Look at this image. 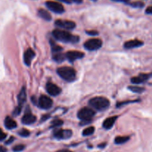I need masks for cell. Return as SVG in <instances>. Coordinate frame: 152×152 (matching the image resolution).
<instances>
[{
    "label": "cell",
    "instance_id": "obj_13",
    "mask_svg": "<svg viewBox=\"0 0 152 152\" xmlns=\"http://www.w3.org/2000/svg\"><path fill=\"white\" fill-rule=\"evenodd\" d=\"M66 58L70 61V62H74V61L77 60V59H81L85 56L84 53L81 51H77V50H71V51H68L65 54Z\"/></svg>",
    "mask_w": 152,
    "mask_h": 152
},
{
    "label": "cell",
    "instance_id": "obj_23",
    "mask_svg": "<svg viewBox=\"0 0 152 152\" xmlns=\"http://www.w3.org/2000/svg\"><path fill=\"white\" fill-rule=\"evenodd\" d=\"M94 131H95V129H94V127H93V126L86 128V129L83 132V135L85 137L90 136V135L93 134L94 132Z\"/></svg>",
    "mask_w": 152,
    "mask_h": 152
},
{
    "label": "cell",
    "instance_id": "obj_33",
    "mask_svg": "<svg viewBox=\"0 0 152 152\" xmlns=\"http://www.w3.org/2000/svg\"><path fill=\"white\" fill-rule=\"evenodd\" d=\"M86 33H87L88 35H91V36H95V35H97V34H98V33L96 32V31H86Z\"/></svg>",
    "mask_w": 152,
    "mask_h": 152
},
{
    "label": "cell",
    "instance_id": "obj_14",
    "mask_svg": "<svg viewBox=\"0 0 152 152\" xmlns=\"http://www.w3.org/2000/svg\"><path fill=\"white\" fill-rule=\"evenodd\" d=\"M35 56V52L32 48H28L24 53V62L27 66H30L33 59Z\"/></svg>",
    "mask_w": 152,
    "mask_h": 152
},
{
    "label": "cell",
    "instance_id": "obj_19",
    "mask_svg": "<svg viewBox=\"0 0 152 152\" xmlns=\"http://www.w3.org/2000/svg\"><path fill=\"white\" fill-rule=\"evenodd\" d=\"M38 15L39 17H41L42 19H45L46 21H50L52 19L51 15L50 14V13L46 10H45V9H39Z\"/></svg>",
    "mask_w": 152,
    "mask_h": 152
},
{
    "label": "cell",
    "instance_id": "obj_36",
    "mask_svg": "<svg viewBox=\"0 0 152 152\" xmlns=\"http://www.w3.org/2000/svg\"><path fill=\"white\" fill-rule=\"evenodd\" d=\"M0 152H7V148L4 146H0Z\"/></svg>",
    "mask_w": 152,
    "mask_h": 152
},
{
    "label": "cell",
    "instance_id": "obj_16",
    "mask_svg": "<svg viewBox=\"0 0 152 152\" xmlns=\"http://www.w3.org/2000/svg\"><path fill=\"white\" fill-rule=\"evenodd\" d=\"M27 99V94H26V90L25 88L23 87L19 92V95H18V106L22 108V105L25 103Z\"/></svg>",
    "mask_w": 152,
    "mask_h": 152
},
{
    "label": "cell",
    "instance_id": "obj_25",
    "mask_svg": "<svg viewBox=\"0 0 152 152\" xmlns=\"http://www.w3.org/2000/svg\"><path fill=\"white\" fill-rule=\"evenodd\" d=\"M50 127L51 128H56V127H59V126H61L62 124H63V121L59 119H56V120H53L50 123Z\"/></svg>",
    "mask_w": 152,
    "mask_h": 152
},
{
    "label": "cell",
    "instance_id": "obj_1",
    "mask_svg": "<svg viewBox=\"0 0 152 152\" xmlns=\"http://www.w3.org/2000/svg\"><path fill=\"white\" fill-rule=\"evenodd\" d=\"M53 36L56 40L60 42H72L76 43L78 42L79 37L77 36H74L71 34H70L68 31H65V30L61 29H55L53 31Z\"/></svg>",
    "mask_w": 152,
    "mask_h": 152
},
{
    "label": "cell",
    "instance_id": "obj_4",
    "mask_svg": "<svg viewBox=\"0 0 152 152\" xmlns=\"http://www.w3.org/2000/svg\"><path fill=\"white\" fill-rule=\"evenodd\" d=\"M95 115V111L88 107H85L79 111L78 118L82 120L81 125H86V123H90L92 117Z\"/></svg>",
    "mask_w": 152,
    "mask_h": 152
},
{
    "label": "cell",
    "instance_id": "obj_17",
    "mask_svg": "<svg viewBox=\"0 0 152 152\" xmlns=\"http://www.w3.org/2000/svg\"><path fill=\"white\" fill-rule=\"evenodd\" d=\"M117 119V116H114V117H108V118H107L106 120H104L103 123H102V126H103L104 129H106V130L111 129V128L114 126Z\"/></svg>",
    "mask_w": 152,
    "mask_h": 152
},
{
    "label": "cell",
    "instance_id": "obj_37",
    "mask_svg": "<svg viewBox=\"0 0 152 152\" xmlns=\"http://www.w3.org/2000/svg\"><path fill=\"white\" fill-rule=\"evenodd\" d=\"M56 152H73L71 151H69V150H66V149H63V150H59V151H57Z\"/></svg>",
    "mask_w": 152,
    "mask_h": 152
},
{
    "label": "cell",
    "instance_id": "obj_12",
    "mask_svg": "<svg viewBox=\"0 0 152 152\" xmlns=\"http://www.w3.org/2000/svg\"><path fill=\"white\" fill-rule=\"evenodd\" d=\"M46 91H47L49 94L53 96L59 95L62 91L60 88L56 86V85L53 84V83H47V85H46Z\"/></svg>",
    "mask_w": 152,
    "mask_h": 152
},
{
    "label": "cell",
    "instance_id": "obj_2",
    "mask_svg": "<svg viewBox=\"0 0 152 152\" xmlns=\"http://www.w3.org/2000/svg\"><path fill=\"white\" fill-rule=\"evenodd\" d=\"M89 105L92 108L98 110V111H104L109 108L110 102L107 98L102 96H96L89 101Z\"/></svg>",
    "mask_w": 152,
    "mask_h": 152
},
{
    "label": "cell",
    "instance_id": "obj_3",
    "mask_svg": "<svg viewBox=\"0 0 152 152\" xmlns=\"http://www.w3.org/2000/svg\"><path fill=\"white\" fill-rule=\"evenodd\" d=\"M57 74L62 79L67 82H72L76 79V71L71 67H61L56 70Z\"/></svg>",
    "mask_w": 152,
    "mask_h": 152
},
{
    "label": "cell",
    "instance_id": "obj_22",
    "mask_svg": "<svg viewBox=\"0 0 152 152\" xmlns=\"http://www.w3.org/2000/svg\"><path fill=\"white\" fill-rule=\"evenodd\" d=\"M50 45H51V50L53 52V53H61V51L62 50V48L61 46L56 45L54 42L50 41Z\"/></svg>",
    "mask_w": 152,
    "mask_h": 152
},
{
    "label": "cell",
    "instance_id": "obj_30",
    "mask_svg": "<svg viewBox=\"0 0 152 152\" xmlns=\"http://www.w3.org/2000/svg\"><path fill=\"white\" fill-rule=\"evenodd\" d=\"M21 111H22V108H20V107H19V106H16V108L14 109V111H13V116L19 115V114L21 113Z\"/></svg>",
    "mask_w": 152,
    "mask_h": 152
},
{
    "label": "cell",
    "instance_id": "obj_8",
    "mask_svg": "<svg viewBox=\"0 0 152 152\" xmlns=\"http://www.w3.org/2000/svg\"><path fill=\"white\" fill-rule=\"evenodd\" d=\"M38 105L42 109H49L53 105V100L45 95H41L38 100Z\"/></svg>",
    "mask_w": 152,
    "mask_h": 152
},
{
    "label": "cell",
    "instance_id": "obj_31",
    "mask_svg": "<svg viewBox=\"0 0 152 152\" xmlns=\"http://www.w3.org/2000/svg\"><path fill=\"white\" fill-rule=\"evenodd\" d=\"M6 137H7V134H6L4 133L1 129H0V141L4 140Z\"/></svg>",
    "mask_w": 152,
    "mask_h": 152
},
{
    "label": "cell",
    "instance_id": "obj_27",
    "mask_svg": "<svg viewBox=\"0 0 152 152\" xmlns=\"http://www.w3.org/2000/svg\"><path fill=\"white\" fill-rule=\"evenodd\" d=\"M129 4H130L132 7H142L144 5H145V4H144V3L142 2V1H134V2L129 3Z\"/></svg>",
    "mask_w": 152,
    "mask_h": 152
},
{
    "label": "cell",
    "instance_id": "obj_32",
    "mask_svg": "<svg viewBox=\"0 0 152 152\" xmlns=\"http://www.w3.org/2000/svg\"><path fill=\"white\" fill-rule=\"evenodd\" d=\"M145 13H146L147 14L152 15V6H149V7H147L146 10H145Z\"/></svg>",
    "mask_w": 152,
    "mask_h": 152
},
{
    "label": "cell",
    "instance_id": "obj_26",
    "mask_svg": "<svg viewBox=\"0 0 152 152\" xmlns=\"http://www.w3.org/2000/svg\"><path fill=\"white\" fill-rule=\"evenodd\" d=\"M19 135L21 137H27L29 136L30 134H31V132H29L28 130H27V129H21L20 132H19Z\"/></svg>",
    "mask_w": 152,
    "mask_h": 152
},
{
    "label": "cell",
    "instance_id": "obj_18",
    "mask_svg": "<svg viewBox=\"0 0 152 152\" xmlns=\"http://www.w3.org/2000/svg\"><path fill=\"white\" fill-rule=\"evenodd\" d=\"M4 126L6 129L11 130V129H16L17 127V124H16V121L10 117H6L5 120H4Z\"/></svg>",
    "mask_w": 152,
    "mask_h": 152
},
{
    "label": "cell",
    "instance_id": "obj_34",
    "mask_svg": "<svg viewBox=\"0 0 152 152\" xmlns=\"http://www.w3.org/2000/svg\"><path fill=\"white\" fill-rule=\"evenodd\" d=\"M13 140H14V137H10V139H9L8 140L6 141L5 144H6V145H9V144L12 143V142H13Z\"/></svg>",
    "mask_w": 152,
    "mask_h": 152
},
{
    "label": "cell",
    "instance_id": "obj_29",
    "mask_svg": "<svg viewBox=\"0 0 152 152\" xmlns=\"http://www.w3.org/2000/svg\"><path fill=\"white\" fill-rule=\"evenodd\" d=\"M60 1L67 3V4H73V3H77V4H80L83 2V0H59Z\"/></svg>",
    "mask_w": 152,
    "mask_h": 152
},
{
    "label": "cell",
    "instance_id": "obj_10",
    "mask_svg": "<svg viewBox=\"0 0 152 152\" xmlns=\"http://www.w3.org/2000/svg\"><path fill=\"white\" fill-rule=\"evenodd\" d=\"M37 120V117L32 114V113L31 112L30 109H27L25 111V114L22 117V123L24 125H31L34 123H35V121Z\"/></svg>",
    "mask_w": 152,
    "mask_h": 152
},
{
    "label": "cell",
    "instance_id": "obj_35",
    "mask_svg": "<svg viewBox=\"0 0 152 152\" xmlns=\"http://www.w3.org/2000/svg\"><path fill=\"white\" fill-rule=\"evenodd\" d=\"M113 1H120V2H123V3H126V4H128V3L130 1V0H113Z\"/></svg>",
    "mask_w": 152,
    "mask_h": 152
},
{
    "label": "cell",
    "instance_id": "obj_11",
    "mask_svg": "<svg viewBox=\"0 0 152 152\" xmlns=\"http://www.w3.org/2000/svg\"><path fill=\"white\" fill-rule=\"evenodd\" d=\"M152 77V73L151 74H140L137 77H134L131 79V81L133 84H140L145 83L148 80Z\"/></svg>",
    "mask_w": 152,
    "mask_h": 152
},
{
    "label": "cell",
    "instance_id": "obj_9",
    "mask_svg": "<svg viewBox=\"0 0 152 152\" xmlns=\"http://www.w3.org/2000/svg\"><path fill=\"white\" fill-rule=\"evenodd\" d=\"M55 25H56L59 28L62 29L66 30H72L76 27L75 22L70 20H62V19H58L55 22Z\"/></svg>",
    "mask_w": 152,
    "mask_h": 152
},
{
    "label": "cell",
    "instance_id": "obj_20",
    "mask_svg": "<svg viewBox=\"0 0 152 152\" xmlns=\"http://www.w3.org/2000/svg\"><path fill=\"white\" fill-rule=\"evenodd\" d=\"M130 137L128 136H119L117 137L114 140V142L117 145H121V144L126 143V142L129 140Z\"/></svg>",
    "mask_w": 152,
    "mask_h": 152
},
{
    "label": "cell",
    "instance_id": "obj_7",
    "mask_svg": "<svg viewBox=\"0 0 152 152\" xmlns=\"http://www.w3.org/2000/svg\"><path fill=\"white\" fill-rule=\"evenodd\" d=\"M72 136L71 129H56L53 132V137L57 140H66Z\"/></svg>",
    "mask_w": 152,
    "mask_h": 152
},
{
    "label": "cell",
    "instance_id": "obj_21",
    "mask_svg": "<svg viewBox=\"0 0 152 152\" xmlns=\"http://www.w3.org/2000/svg\"><path fill=\"white\" fill-rule=\"evenodd\" d=\"M65 57H66V56L64 55L63 53H54V54L53 55V59L57 62H63V61L65 59Z\"/></svg>",
    "mask_w": 152,
    "mask_h": 152
},
{
    "label": "cell",
    "instance_id": "obj_5",
    "mask_svg": "<svg viewBox=\"0 0 152 152\" xmlns=\"http://www.w3.org/2000/svg\"><path fill=\"white\" fill-rule=\"evenodd\" d=\"M102 45V42L99 39H91L85 42V48L88 50H96L100 48Z\"/></svg>",
    "mask_w": 152,
    "mask_h": 152
},
{
    "label": "cell",
    "instance_id": "obj_24",
    "mask_svg": "<svg viewBox=\"0 0 152 152\" xmlns=\"http://www.w3.org/2000/svg\"><path fill=\"white\" fill-rule=\"evenodd\" d=\"M129 90L132 91V92L134 93H142L145 91V88H141V87H138V86H129Z\"/></svg>",
    "mask_w": 152,
    "mask_h": 152
},
{
    "label": "cell",
    "instance_id": "obj_15",
    "mask_svg": "<svg viewBox=\"0 0 152 152\" xmlns=\"http://www.w3.org/2000/svg\"><path fill=\"white\" fill-rule=\"evenodd\" d=\"M143 45V42L139 39H133L127 41L124 44V47L126 48L130 49V48H134L140 47Z\"/></svg>",
    "mask_w": 152,
    "mask_h": 152
},
{
    "label": "cell",
    "instance_id": "obj_6",
    "mask_svg": "<svg viewBox=\"0 0 152 152\" xmlns=\"http://www.w3.org/2000/svg\"><path fill=\"white\" fill-rule=\"evenodd\" d=\"M45 5L50 10L56 13H62L65 11L63 5L60 2L54 1H47L45 2Z\"/></svg>",
    "mask_w": 152,
    "mask_h": 152
},
{
    "label": "cell",
    "instance_id": "obj_28",
    "mask_svg": "<svg viewBox=\"0 0 152 152\" xmlns=\"http://www.w3.org/2000/svg\"><path fill=\"white\" fill-rule=\"evenodd\" d=\"M25 145H22V144H20V145H16L13 148V151L15 152H19V151H23V150L25 149Z\"/></svg>",
    "mask_w": 152,
    "mask_h": 152
}]
</instances>
